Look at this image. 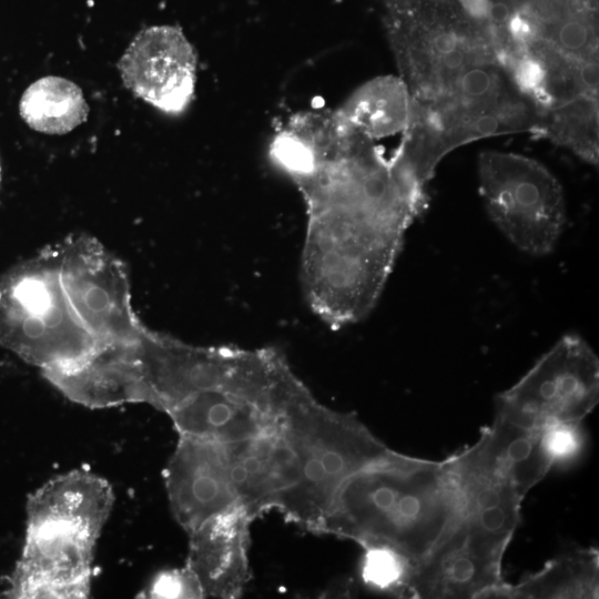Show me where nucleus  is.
I'll return each mask as SVG.
<instances>
[{
    "instance_id": "nucleus-1",
    "label": "nucleus",
    "mask_w": 599,
    "mask_h": 599,
    "mask_svg": "<svg viewBox=\"0 0 599 599\" xmlns=\"http://www.w3.org/2000/svg\"><path fill=\"white\" fill-rule=\"evenodd\" d=\"M268 154L305 206L300 282L309 309L332 329L362 321L426 209L428 187L335 109L292 115Z\"/></svg>"
},
{
    "instance_id": "nucleus-2",
    "label": "nucleus",
    "mask_w": 599,
    "mask_h": 599,
    "mask_svg": "<svg viewBox=\"0 0 599 599\" xmlns=\"http://www.w3.org/2000/svg\"><path fill=\"white\" fill-rule=\"evenodd\" d=\"M382 23L410 101L397 153L433 179L476 140L528 132L538 115L485 19L464 0H380Z\"/></svg>"
},
{
    "instance_id": "nucleus-3",
    "label": "nucleus",
    "mask_w": 599,
    "mask_h": 599,
    "mask_svg": "<svg viewBox=\"0 0 599 599\" xmlns=\"http://www.w3.org/2000/svg\"><path fill=\"white\" fill-rule=\"evenodd\" d=\"M461 495L447 460L390 450L342 487L321 534L385 548L409 565L424 559L451 530Z\"/></svg>"
},
{
    "instance_id": "nucleus-4",
    "label": "nucleus",
    "mask_w": 599,
    "mask_h": 599,
    "mask_svg": "<svg viewBox=\"0 0 599 599\" xmlns=\"http://www.w3.org/2000/svg\"><path fill=\"white\" fill-rule=\"evenodd\" d=\"M481 12L535 106L599 97L598 0H481Z\"/></svg>"
},
{
    "instance_id": "nucleus-5",
    "label": "nucleus",
    "mask_w": 599,
    "mask_h": 599,
    "mask_svg": "<svg viewBox=\"0 0 599 599\" xmlns=\"http://www.w3.org/2000/svg\"><path fill=\"white\" fill-rule=\"evenodd\" d=\"M113 500L111 485L85 469L35 490L27 502L24 545L4 597L87 598L95 544Z\"/></svg>"
},
{
    "instance_id": "nucleus-6",
    "label": "nucleus",
    "mask_w": 599,
    "mask_h": 599,
    "mask_svg": "<svg viewBox=\"0 0 599 599\" xmlns=\"http://www.w3.org/2000/svg\"><path fill=\"white\" fill-rule=\"evenodd\" d=\"M284 424L298 466L276 510L286 521L321 534L344 484L392 449L354 414L328 408L309 389L286 410Z\"/></svg>"
},
{
    "instance_id": "nucleus-7",
    "label": "nucleus",
    "mask_w": 599,
    "mask_h": 599,
    "mask_svg": "<svg viewBox=\"0 0 599 599\" xmlns=\"http://www.w3.org/2000/svg\"><path fill=\"white\" fill-rule=\"evenodd\" d=\"M0 345L41 374L72 366L104 347L68 301L53 244L0 277Z\"/></svg>"
},
{
    "instance_id": "nucleus-8",
    "label": "nucleus",
    "mask_w": 599,
    "mask_h": 599,
    "mask_svg": "<svg viewBox=\"0 0 599 599\" xmlns=\"http://www.w3.org/2000/svg\"><path fill=\"white\" fill-rule=\"evenodd\" d=\"M479 191L500 232L520 251L550 253L566 223L560 183L540 162L510 152L483 151L478 156Z\"/></svg>"
},
{
    "instance_id": "nucleus-9",
    "label": "nucleus",
    "mask_w": 599,
    "mask_h": 599,
    "mask_svg": "<svg viewBox=\"0 0 599 599\" xmlns=\"http://www.w3.org/2000/svg\"><path fill=\"white\" fill-rule=\"evenodd\" d=\"M599 400V361L578 335L560 338L496 399V415L521 427L542 430L579 424Z\"/></svg>"
},
{
    "instance_id": "nucleus-10",
    "label": "nucleus",
    "mask_w": 599,
    "mask_h": 599,
    "mask_svg": "<svg viewBox=\"0 0 599 599\" xmlns=\"http://www.w3.org/2000/svg\"><path fill=\"white\" fill-rule=\"evenodd\" d=\"M53 245L61 284L85 331L102 346L138 338L146 326L134 311L123 262L87 234Z\"/></svg>"
},
{
    "instance_id": "nucleus-11",
    "label": "nucleus",
    "mask_w": 599,
    "mask_h": 599,
    "mask_svg": "<svg viewBox=\"0 0 599 599\" xmlns=\"http://www.w3.org/2000/svg\"><path fill=\"white\" fill-rule=\"evenodd\" d=\"M447 460L461 495L459 517L447 535L476 558L501 567L521 520L525 496L505 477L483 465L468 448Z\"/></svg>"
},
{
    "instance_id": "nucleus-12",
    "label": "nucleus",
    "mask_w": 599,
    "mask_h": 599,
    "mask_svg": "<svg viewBox=\"0 0 599 599\" xmlns=\"http://www.w3.org/2000/svg\"><path fill=\"white\" fill-rule=\"evenodd\" d=\"M197 58L175 26L141 30L119 61L124 85L138 98L167 114L190 105L196 84Z\"/></svg>"
},
{
    "instance_id": "nucleus-13",
    "label": "nucleus",
    "mask_w": 599,
    "mask_h": 599,
    "mask_svg": "<svg viewBox=\"0 0 599 599\" xmlns=\"http://www.w3.org/2000/svg\"><path fill=\"white\" fill-rule=\"evenodd\" d=\"M163 477L172 512L187 535L238 507L220 441L179 436Z\"/></svg>"
},
{
    "instance_id": "nucleus-14",
    "label": "nucleus",
    "mask_w": 599,
    "mask_h": 599,
    "mask_svg": "<svg viewBox=\"0 0 599 599\" xmlns=\"http://www.w3.org/2000/svg\"><path fill=\"white\" fill-rule=\"evenodd\" d=\"M141 335L132 341L106 345L72 366L42 375L69 400L89 408L145 404Z\"/></svg>"
},
{
    "instance_id": "nucleus-15",
    "label": "nucleus",
    "mask_w": 599,
    "mask_h": 599,
    "mask_svg": "<svg viewBox=\"0 0 599 599\" xmlns=\"http://www.w3.org/2000/svg\"><path fill=\"white\" fill-rule=\"evenodd\" d=\"M254 519L242 507L219 515L189 534L186 566L203 598H240L251 579L250 527Z\"/></svg>"
},
{
    "instance_id": "nucleus-16",
    "label": "nucleus",
    "mask_w": 599,
    "mask_h": 599,
    "mask_svg": "<svg viewBox=\"0 0 599 599\" xmlns=\"http://www.w3.org/2000/svg\"><path fill=\"white\" fill-rule=\"evenodd\" d=\"M505 582L501 567L476 558L447 535L424 559L410 566L402 597L493 598Z\"/></svg>"
},
{
    "instance_id": "nucleus-17",
    "label": "nucleus",
    "mask_w": 599,
    "mask_h": 599,
    "mask_svg": "<svg viewBox=\"0 0 599 599\" xmlns=\"http://www.w3.org/2000/svg\"><path fill=\"white\" fill-rule=\"evenodd\" d=\"M468 449L525 497L554 467L542 430L521 427L498 415L481 429L479 438Z\"/></svg>"
},
{
    "instance_id": "nucleus-18",
    "label": "nucleus",
    "mask_w": 599,
    "mask_h": 599,
    "mask_svg": "<svg viewBox=\"0 0 599 599\" xmlns=\"http://www.w3.org/2000/svg\"><path fill=\"white\" fill-rule=\"evenodd\" d=\"M335 110L347 124L376 142L402 136L408 126L410 101L398 75H378L357 87Z\"/></svg>"
},
{
    "instance_id": "nucleus-19",
    "label": "nucleus",
    "mask_w": 599,
    "mask_h": 599,
    "mask_svg": "<svg viewBox=\"0 0 599 599\" xmlns=\"http://www.w3.org/2000/svg\"><path fill=\"white\" fill-rule=\"evenodd\" d=\"M598 593L599 552L595 548H579L550 559L516 585L505 582L493 598L593 599Z\"/></svg>"
},
{
    "instance_id": "nucleus-20",
    "label": "nucleus",
    "mask_w": 599,
    "mask_h": 599,
    "mask_svg": "<svg viewBox=\"0 0 599 599\" xmlns=\"http://www.w3.org/2000/svg\"><path fill=\"white\" fill-rule=\"evenodd\" d=\"M81 88L73 81L47 75L32 82L22 93L19 113L33 131L62 135L71 132L89 115Z\"/></svg>"
},
{
    "instance_id": "nucleus-21",
    "label": "nucleus",
    "mask_w": 599,
    "mask_h": 599,
    "mask_svg": "<svg viewBox=\"0 0 599 599\" xmlns=\"http://www.w3.org/2000/svg\"><path fill=\"white\" fill-rule=\"evenodd\" d=\"M409 562L385 548H367L361 564V577L366 586L379 592L403 596Z\"/></svg>"
},
{
    "instance_id": "nucleus-22",
    "label": "nucleus",
    "mask_w": 599,
    "mask_h": 599,
    "mask_svg": "<svg viewBox=\"0 0 599 599\" xmlns=\"http://www.w3.org/2000/svg\"><path fill=\"white\" fill-rule=\"evenodd\" d=\"M545 447L555 466H567L583 453L586 435L579 424H560L542 429Z\"/></svg>"
},
{
    "instance_id": "nucleus-23",
    "label": "nucleus",
    "mask_w": 599,
    "mask_h": 599,
    "mask_svg": "<svg viewBox=\"0 0 599 599\" xmlns=\"http://www.w3.org/2000/svg\"><path fill=\"white\" fill-rule=\"evenodd\" d=\"M142 595L145 598H203L201 587L186 565L159 572Z\"/></svg>"
},
{
    "instance_id": "nucleus-24",
    "label": "nucleus",
    "mask_w": 599,
    "mask_h": 599,
    "mask_svg": "<svg viewBox=\"0 0 599 599\" xmlns=\"http://www.w3.org/2000/svg\"><path fill=\"white\" fill-rule=\"evenodd\" d=\"M1 176H2V167H1V161H0V184H1Z\"/></svg>"
}]
</instances>
